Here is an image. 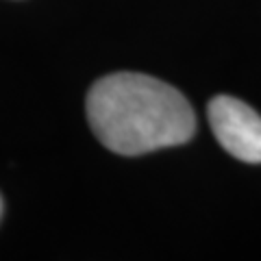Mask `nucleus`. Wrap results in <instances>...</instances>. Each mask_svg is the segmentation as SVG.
<instances>
[{"label": "nucleus", "mask_w": 261, "mask_h": 261, "mask_svg": "<svg viewBox=\"0 0 261 261\" xmlns=\"http://www.w3.org/2000/svg\"><path fill=\"white\" fill-rule=\"evenodd\" d=\"M87 120L111 152L126 157L185 144L196 130L187 98L172 85L137 72L96 81L87 94Z\"/></svg>", "instance_id": "nucleus-1"}, {"label": "nucleus", "mask_w": 261, "mask_h": 261, "mask_svg": "<svg viewBox=\"0 0 261 261\" xmlns=\"http://www.w3.org/2000/svg\"><path fill=\"white\" fill-rule=\"evenodd\" d=\"M0 216H3V200H0Z\"/></svg>", "instance_id": "nucleus-3"}, {"label": "nucleus", "mask_w": 261, "mask_h": 261, "mask_svg": "<svg viewBox=\"0 0 261 261\" xmlns=\"http://www.w3.org/2000/svg\"><path fill=\"white\" fill-rule=\"evenodd\" d=\"M209 122L220 146L235 159L261 163V116L233 96H216L209 102Z\"/></svg>", "instance_id": "nucleus-2"}]
</instances>
